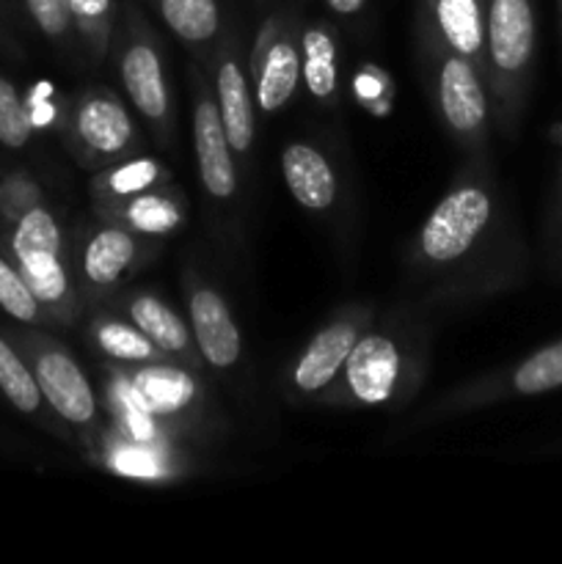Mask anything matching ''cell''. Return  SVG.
Here are the masks:
<instances>
[{
  "instance_id": "obj_10",
  "label": "cell",
  "mask_w": 562,
  "mask_h": 564,
  "mask_svg": "<svg viewBox=\"0 0 562 564\" xmlns=\"http://www.w3.org/2000/svg\"><path fill=\"white\" fill-rule=\"evenodd\" d=\"M356 341V328L347 323H336L328 325L325 330H320L295 367L298 389L306 391V394L325 389V386L336 378V372L347 364V356H350Z\"/></svg>"
},
{
  "instance_id": "obj_24",
  "label": "cell",
  "mask_w": 562,
  "mask_h": 564,
  "mask_svg": "<svg viewBox=\"0 0 562 564\" xmlns=\"http://www.w3.org/2000/svg\"><path fill=\"white\" fill-rule=\"evenodd\" d=\"M99 347L121 361H149L154 356V345L141 328H130L121 323H105L97 330Z\"/></svg>"
},
{
  "instance_id": "obj_15",
  "label": "cell",
  "mask_w": 562,
  "mask_h": 564,
  "mask_svg": "<svg viewBox=\"0 0 562 564\" xmlns=\"http://www.w3.org/2000/svg\"><path fill=\"white\" fill-rule=\"evenodd\" d=\"M136 394L143 408L154 413H176L193 400L196 386L185 372L171 367L143 369L136 378Z\"/></svg>"
},
{
  "instance_id": "obj_2",
  "label": "cell",
  "mask_w": 562,
  "mask_h": 564,
  "mask_svg": "<svg viewBox=\"0 0 562 564\" xmlns=\"http://www.w3.org/2000/svg\"><path fill=\"white\" fill-rule=\"evenodd\" d=\"M490 198L483 187H461L450 193L439 207L430 213L422 229V251L430 262H455L477 242L488 226Z\"/></svg>"
},
{
  "instance_id": "obj_16",
  "label": "cell",
  "mask_w": 562,
  "mask_h": 564,
  "mask_svg": "<svg viewBox=\"0 0 562 564\" xmlns=\"http://www.w3.org/2000/svg\"><path fill=\"white\" fill-rule=\"evenodd\" d=\"M132 253H136V242L127 231L102 229L88 242L83 268H86V275L94 284H114L130 268Z\"/></svg>"
},
{
  "instance_id": "obj_26",
  "label": "cell",
  "mask_w": 562,
  "mask_h": 564,
  "mask_svg": "<svg viewBox=\"0 0 562 564\" xmlns=\"http://www.w3.org/2000/svg\"><path fill=\"white\" fill-rule=\"evenodd\" d=\"M160 174V165L154 163V160H132V163L121 165V169H116L114 174H110L108 185L110 191L119 193V196H132V193L143 191V187L152 185L154 180H158Z\"/></svg>"
},
{
  "instance_id": "obj_28",
  "label": "cell",
  "mask_w": 562,
  "mask_h": 564,
  "mask_svg": "<svg viewBox=\"0 0 562 564\" xmlns=\"http://www.w3.org/2000/svg\"><path fill=\"white\" fill-rule=\"evenodd\" d=\"M72 20L102 22L110 14V0H66Z\"/></svg>"
},
{
  "instance_id": "obj_9",
  "label": "cell",
  "mask_w": 562,
  "mask_h": 564,
  "mask_svg": "<svg viewBox=\"0 0 562 564\" xmlns=\"http://www.w3.org/2000/svg\"><path fill=\"white\" fill-rule=\"evenodd\" d=\"M281 171L290 193L306 209H328L336 198V180L331 163L306 143H290L281 154Z\"/></svg>"
},
{
  "instance_id": "obj_31",
  "label": "cell",
  "mask_w": 562,
  "mask_h": 564,
  "mask_svg": "<svg viewBox=\"0 0 562 564\" xmlns=\"http://www.w3.org/2000/svg\"><path fill=\"white\" fill-rule=\"evenodd\" d=\"M560 220H562V176H560Z\"/></svg>"
},
{
  "instance_id": "obj_22",
  "label": "cell",
  "mask_w": 562,
  "mask_h": 564,
  "mask_svg": "<svg viewBox=\"0 0 562 564\" xmlns=\"http://www.w3.org/2000/svg\"><path fill=\"white\" fill-rule=\"evenodd\" d=\"M125 215L143 235H169V231H174L180 226L182 218L174 202H169L163 196H152V193L132 198Z\"/></svg>"
},
{
  "instance_id": "obj_32",
  "label": "cell",
  "mask_w": 562,
  "mask_h": 564,
  "mask_svg": "<svg viewBox=\"0 0 562 564\" xmlns=\"http://www.w3.org/2000/svg\"><path fill=\"white\" fill-rule=\"evenodd\" d=\"M560 11H562V0H560Z\"/></svg>"
},
{
  "instance_id": "obj_12",
  "label": "cell",
  "mask_w": 562,
  "mask_h": 564,
  "mask_svg": "<svg viewBox=\"0 0 562 564\" xmlns=\"http://www.w3.org/2000/svg\"><path fill=\"white\" fill-rule=\"evenodd\" d=\"M77 132L99 154H116L130 143L132 121L121 102L110 94L91 97L77 110Z\"/></svg>"
},
{
  "instance_id": "obj_11",
  "label": "cell",
  "mask_w": 562,
  "mask_h": 564,
  "mask_svg": "<svg viewBox=\"0 0 562 564\" xmlns=\"http://www.w3.org/2000/svg\"><path fill=\"white\" fill-rule=\"evenodd\" d=\"M121 80H125L132 105L147 119H163L165 110H169V91H165V77L158 53L149 44L138 42L127 50L125 58H121Z\"/></svg>"
},
{
  "instance_id": "obj_27",
  "label": "cell",
  "mask_w": 562,
  "mask_h": 564,
  "mask_svg": "<svg viewBox=\"0 0 562 564\" xmlns=\"http://www.w3.org/2000/svg\"><path fill=\"white\" fill-rule=\"evenodd\" d=\"M25 6L31 11L33 22L39 25V31L47 33V36L58 39L69 31L72 11L66 0H25Z\"/></svg>"
},
{
  "instance_id": "obj_14",
  "label": "cell",
  "mask_w": 562,
  "mask_h": 564,
  "mask_svg": "<svg viewBox=\"0 0 562 564\" xmlns=\"http://www.w3.org/2000/svg\"><path fill=\"white\" fill-rule=\"evenodd\" d=\"M298 77H301V58H298L295 47L290 42H275L270 53L264 55L262 69H259L257 80V102L259 110L273 113L281 110L298 88Z\"/></svg>"
},
{
  "instance_id": "obj_29",
  "label": "cell",
  "mask_w": 562,
  "mask_h": 564,
  "mask_svg": "<svg viewBox=\"0 0 562 564\" xmlns=\"http://www.w3.org/2000/svg\"><path fill=\"white\" fill-rule=\"evenodd\" d=\"M119 468L121 471L132 474V477H152L154 474L152 460H149L143 452H125V455L119 457Z\"/></svg>"
},
{
  "instance_id": "obj_20",
  "label": "cell",
  "mask_w": 562,
  "mask_h": 564,
  "mask_svg": "<svg viewBox=\"0 0 562 564\" xmlns=\"http://www.w3.org/2000/svg\"><path fill=\"white\" fill-rule=\"evenodd\" d=\"M554 389H562V339L540 347L512 372V391L521 397L545 394Z\"/></svg>"
},
{
  "instance_id": "obj_23",
  "label": "cell",
  "mask_w": 562,
  "mask_h": 564,
  "mask_svg": "<svg viewBox=\"0 0 562 564\" xmlns=\"http://www.w3.org/2000/svg\"><path fill=\"white\" fill-rule=\"evenodd\" d=\"M31 132L33 121L20 94L6 77H0V143L9 149H22L31 141Z\"/></svg>"
},
{
  "instance_id": "obj_21",
  "label": "cell",
  "mask_w": 562,
  "mask_h": 564,
  "mask_svg": "<svg viewBox=\"0 0 562 564\" xmlns=\"http://www.w3.org/2000/svg\"><path fill=\"white\" fill-rule=\"evenodd\" d=\"M0 389L9 397L11 405L22 413H33L42 402V389H39L36 375L22 364V358L0 339Z\"/></svg>"
},
{
  "instance_id": "obj_30",
  "label": "cell",
  "mask_w": 562,
  "mask_h": 564,
  "mask_svg": "<svg viewBox=\"0 0 562 564\" xmlns=\"http://www.w3.org/2000/svg\"><path fill=\"white\" fill-rule=\"evenodd\" d=\"M325 3H328V9L336 11V14H356V11L364 9L367 0H325Z\"/></svg>"
},
{
  "instance_id": "obj_8",
  "label": "cell",
  "mask_w": 562,
  "mask_h": 564,
  "mask_svg": "<svg viewBox=\"0 0 562 564\" xmlns=\"http://www.w3.org/2000/svg\"><path fill=\"white\" fill-rule=\"evenodd\" d=\"M439 97L446 121L457 132H474L485 124L488 102H485L483 83L466 58L455 55V58L446 61L444 69H441Z\"/></svg>"
},
{
  "instance_id": "obj_4",
  "label": "cell",
  "mask_w": 562,
  "mask_h": 564,
  "mask_svg": "<svg viewBox=\"0 0 562 564\" xmlns=\"http://www.w3.org/2000/svg\"><path fill=\"white\" fill-rule=\"evenodd\" d=\"M36 380L44 400L61 419L72 424H88L97 413V400L86 375L66 352L50 350L36 361Z\"/></svg>"
},
{
  "instance_id": "obj_7",
  "label": "cell",
  "mask_w": 562,
  "mask_h": 564,
  "mask_svg": "<svg viewBox=\"0 0 562 564\" xmlns=\"http://www.w3.org/2000/svg\"><path fill=\"white\" fill-rule=\"evenodd\" d=\"M191 319L198 350L213 367L226 369L240 358V330L215 290H196L191 297Z\"/></svg>"
},
{
  "instance_id": "obj_1",
  "label": "cell",
  "mask_w": 562,
  "mask_h": 564,
  "mask_svg": "<svg viewBox=\"0 0 562 564\" xmlns=\"http://www.w3.org/2000/svg\"><path fill=\"white\" fill-rule=\"evenodd\" d=\"M11 248L17 253L20 275L39 303L64 301L69 281H66L64 264L58 262L61 231L47 209L36 207L25 213L17 224Z\"/></svg>"
},
{
  "instance_id": "obj_18",
  "label": "cell",
  "mask_w": 562,
  "mask_h": 564,
  "mask_svg": "<svg viewBox=\"0 0 562 564\" xmlns=\"http://www.w3.org/2000/svg\"><path fill=\"white\" fill-rule=\"evenodd\" d=\"M160 14L165 25L185 42H207L220 25L215 0H160Z\"/></svg>"
},
{
  "instance_id": "obj_5",
  "label": "cell",
  "mask_w": 562,
  "mask_h": 564,
  "mask_svg": "<svg viewBox=\"0 0 562 564\" xmlns=\"http://www.w3.org/2000/svg\"><path fill=\"white\" fill-rule=\"evenodd\" d=\"M400 378V352L389 336L369 334L353 345L347 356V383L367 405L386 402Z\"/></svg>"
},
{
  "instance_id": "obj_6",
  "label": "cell",
  "mask_w": 562,
  "mask_h": 564,
  "mask_svg": "<svg viewBox=\"0 0 562 564\" xmlns=\"http://www.w3.org/2000/svg\"><path fill=\"white\" fill-rule=\"evenodd\" d=\"M193 143H196L198 174L209 196L229 198L237 187L235 163H231V147L226 141L224 121L218 108L209 99H202L193 113Z\"/></svg>"
},
{
  "instance_id": "obj_25",
  "label": "cell",
  "mask_w": 562,
  "mask_h": 564,
  "mask_svg": "<svg viewBox=\"0 0 562 564\" xmlns=\"http://www.w3.org/2000/svg\"><path fill=\"white\" fill-rule=\"evenodd\" d=\"M0 306L20 323H33L39 317V301L20 273L0 259Z\"/></svg>"
},
{
  "instance_id": "obj_3",
  "label": "cell",
  "mask_w": 562,
  "mask_h": 564,
  "mask_svg": "<svg viewBox=\"0 0 562 564\" xmlns=\"http://www.w3.org/2000/svg\"><path fill=\"white\" fill-rule=\"evenodd\" d=\"M534 9L532 0H488L485 11V42L490 61L507 77L529 69L534 53Z\"/></svg>"
},
{
  "instance_id": "obj_19",
  "label": "cell",
  "mask_w": 562,
  "mask_h": 564,
  "mask_svg": "<svg viewBox=\"0 0 562 564\" xmlns=\"http://www.w3.org/2000/svg\"><path fill=\"white\" fill-rule=\"evenodd\" d=\"M303 80L317 99L336 91V50L325 28H309L303 33Z\"/></svg>"
},
{
  "instance_id": "obj_17",
  "label": "cell",
  "mask_w": 562,
  "mask_h": 564,
  "mask_svg": "<svg viewBox=\"0 0 562 564\" xmlns=\"http://www.w3.org/2000/svg\"><path fill=\"white\" fill-rule=\"evenodd\" d=\"M130 317L143 334L152 339V345H158L160 350L169 352H182L187 347V328L180 319V314L171 312L165 303H160L158 297L143 295L138 301H132Z\"/></svg>"
},
{
  "instance_id": "obj_13",
  "label": "cell",
  "mask_w": 562,
  "mask_h": 564,
  "mask_svg": "<svg viewBox=\"0 0 562 564\" xmlns=\"http://www.w3.org/2000/svg\"><path fill=\"white\" fill-rule=\"evenodd\" d=\"M218 113L229 147L240 154L248 152L253 141V108L246 75L235 61H226L218 69Z\"/></svg>"
}]
</instances>
